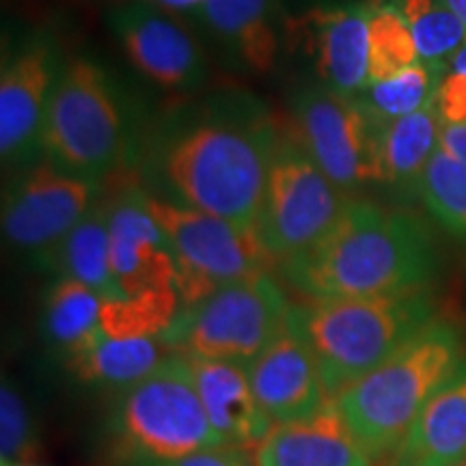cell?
<instances>
[{"label": "cell", "mask_w": 466, "mask_h": 466, "mask_svg": "<svg viewBox=\"0 0 466 466\" xmlns=\"http://www.w3.org/2000/svg\"><path fill=\"white\" fill-rule=\"evenodd\" d=\"M283 134L247 93H227L171 116L149 149V171L175 201L258 227Z\"/></svg>", "instance_id": "1"}, {"label": "cell", "mask_w": 466, "mask_h": 466, "mask_svg": "<svg viewBox=\"0 0 466 466\" xmlns=\"http://www.w3.org/2000/svg\"><path fill=\"white\" fill-rule=\"evenodd\" d=\"M279 272L311 300L401 294L428 288L436 250L410 214L348 201L333 229L305 253L281 261Z\"/></svg>", "instance_id": "2"}, {"label": "cell", "mask_w": 466, "mask_h": 466, "mask_svg": "<svg viewBox=\"0 0 466 466\" xmlns=\"http://www.w3.org/2000/svg\"><path fill=\"white\" fill-rule=\"evenodd\" d=\"M464 359L462 333L436 318L393 357L337 395L343 421L376 462L395 456L436 389Z\"/></svg>", "instance_id": "3"}, {"label": "cell", "mask_w": 466, "mask_h": 466, "mask_svg": "<svg viewBox=\"0 0 466 466\" xmlns=\"http://www.w3.org/2000/svg\"><path fill=\"white\" fill-rule=\"evenodd\" d=\"M434 319L428 289L311 300L289 309V326L311 348L330 398L374 371Z\"/></svg>", "instance_id": "4"}, {"label": "cell", "mask_w": 466, "mask_h": 466, "mask_svg": "<svg viewBox=\"0 0 466 466\" xmlns=\"http://www.w3.org/2000/svg\"><path fill=\"white\" fill-rule=\"evenodd\" d=\"M220 445L225 442L209 425L188 359L177 352L116 395L104 425L108 466H149Z\"/></svg>", "instance_id": "5"}, {"label": "cell", "mask_w": 466, "mask_h": 466, "mask_svg": "<svg viewBox=\"0 0 466 466\" xmlns=\"http://www.w3.org/2000/svg\"><path fill=\"white\" fill-rule=\"evenodd\" d=\"M126 134L124 104L106 69L85 56L69 61L46 115V160L100 182L124 158Z\"/></svg>", "instance_id": "6"}, {"label": "cell", "mask_w": 466, "mask_h": 466, "mask_svg": "<svg viewBox=\"0 0 466 466\" xmlns=\"http://www.w3.org/2000/svg\"><path fill=\"white\" fill-rule=\"evenodd\" d=\"M138 199L171 248L182 309L199 305L225 285L268 275L272 266H279L261 242L258 227H240L143 190H138Z\"/></svg>", "instance_id": "7"}, {"label": "cell", "mask_w": 466, "mask_h": 466, "mask_svg": "<svg viewBox=\"0 0 466 466\" xmlns=\"http://www.w3.org/2000/svg\"><path fill=\"white\" fill-rule=\"evenodd\" d=\"M289 305L272 277L225 285L182 309L162 339L173 352L195 359L250 365L289 326Z\"/></svg>", "instance_id": "8"}, {"label": "cell", "mask_w": 466, "mask_h": 466, "mask_svg": "<svg viewBox=\"0 0 466 466\" xmlns=\"http://www.w3.org/2000/svg\"><path fill=\"white\" fill-rule=\"evenodd\" d=\"M348 201L294 137H281L258 233L268 253L281 264L305 253L337 225Z\"/></svg>", "instance_id": "9"}, {"label": "cell", "mask_w": 466, "mask_h": 466, "mask_svg": "<svg viewBox=\"0 0 466 466\" xmlns=\"http://www.w3.org/2000/svg\"><path fill=\"white\" fill-rule=\"evenodd\" d=\"M380 124L357 96L309 85L294 97V138L339 190L382 182Z\"/></svg>", "instance_id": "10"}, {"label": "cell", "mask_w": 466, "mask_h": 466, "mask_svg": "<svg viewBox=\"0 0 466 466\" xmlns=\"http://www.w3.org/2000/svg\"><path fill=\"white\" fill-rule=\"evenodd\" d=\"M97 182L42 160L25 168L5 192L3 233L11 247L42 261L96 206Z\"/></svg>", "instance_id": "11"}, {"label": "cell", "mask_w": 466, "mask_h": 466, "mask_svg": "<svg viewBox=\"0 0 466 466\" xmlns=\"http://www.w3.org/2000/svg\"><path fill=\"white\" fill-rule=\"evenodd\" d=\"M63 67L55 39L46 33L28 35L5 58L0 76V154L5 165H28L42 154L46 115Z\"/></svg>", "instance_id": "12"}, {"label": "cell", "mask_w": 466, "mask_h": 466, "mask_svg": "<svg viewBox=\"0 0 466 466\" xmlns=\"http://www.w3.org/2000/svg\"><path fill=\"white\" fill-rule=\"evenodd\" d=\"M285 35L311 58L319 83L343 96L370 85V3L330 0L285 17Z\"/></svg>", "instance_id": "13"}, {"label": "cell", "mask_w": 466, "mask_h": 466, "mask_svg": "<svg viewBox=\"0 0 466 466\" xmlns=\"http://www.w3.org/2000/svg\"><path fill=\"white\" fill-rule=\"evenodd\" d=\"M108 26L126 56L151 83L171 91L203 85L208 63L190 33L145 0H130L108 14Z\"/></svg>", "instance_id": "14"}, {"label": "cell", "mask_w": 466, "mask_h": 466, "mask_svg": "<svg viewBox=\"0 0 466 466\" xmlns=\"http://www.w3.org/2000/svg\"><path fill=\"white\" fill-rule=\"evenodd\" d=\"M250 389L272 425L313 417L330 400L311 348L291 326L247 367Z\"/></svg>", "instance_id": "15"}, {"label": "cell", "mask_w": 466, "mask_h": 466, "mask_svg": "<svg viewBox=\"0 0 466 466\" xmlns=\"http://www.w3.org/2000/svg\"><path fill=\"white\" fill-rule=\"evenodd\" d=\"M110 270L124 299L175 288L173 253L138 199V190L110 203Z\"/></svg>", "instance_id": "16"}, {"label": "cell", "mask_w": 466, "mask_h": 466, "mask_svg": "<svg viewBox=\"0 0 466 466\" xmlns=\"http://www.w3.org/2000/svg\"><path fill=\"white\" fill-rule=\"evenodd\" d=\"M255 466H376L330 398L313 417L275 425L255 447Z\"/></svg>", "instance_id": "17"}, {"label": "cell", "mask_w": 466, "mask_h": 466, "mask_svg": "<svg viewBox=\"0 0 466 466\" xmlns=\"http://www.w3.org/2000/svg\"><path fill=\"white\" fill-rule=\"evenodd\" d=\"M186 359L209 425L220 441L242 450L258 447L275 425L261 412L255 400L247 365L195 357Z\"/></svg>", "instance_id": "18"}, {"label": "cell", "mask_w": 466, "mask_h": 466, "mask_svg": "<svg viewBox=\"0 0 466 466\" xmlns=\"http://www.w3.org/2000/svg\"><path fill=\"white\" fill-rule=\"evenodd\" d=\"M192 14L248 72L275 69L285 22L279 0H203Z\"/></svg>", "instance_id": "19"}, {"label": "cell", "mask_w": 466, "mask_h": 466, "mask_svg": "<svg viewBox=\"0 0 466 466\" xmlns=\"http://www.w3.org/2000/svg\"><path fill=\"white\" fill-rule=\"evenodd\" d=\"M466 460V357L412 423L391 466H453Z\"/></svg>", "instance_id": "20"}, {"label": "cell", "mask_w": 466, "mask_h": 466, "mask_svg": "<svg viewBox=\"0 0 466 466\" xmlns=\"http://www.w3.org/2000/svg\"><path fill=\"white\" fill-rule=\"evenodd\" d=\"M173 350L162 337L156 339H110L102 335L89 348L66 359L76 380L106 391H126L154 374Z\"/></svg>", "instance_id": "21"}, {"label": "cell", "mask_w": 466, "mask_h": 466, "mask_svg": "<svg viewBox=\"0 0 466 466\" xmlns=\"http://www.w3.org/2000/svg\"><path fill=\"white\" fill-rule=\"evenodd\" d=\"M42 268L89 285L102 300L124 299L110 270V203H96L80 225L42 261Z\"/></svg>", "instance_id": "22"}, {"label": "cell", "mask_w": 466, "mask_h": 466, "mask_svg": "<svg viewBox=\"0 0 466 466\" xmlns=\"http://www.w3.org/2000/svg\"><path fill=\"white\" fill-rule=\"evenodd\" d=\"M100 313L102 296L97 291L76 279H56L44 299L42 329L46 341L61 352L63 360L69 359L104 335Z\"/></svg>", "instance_id": "23"}, {"label": "cell", "mask_w": 466, "mask_h": 466, "mask_svg": "<svg viewBox=\"0 0 466 466\" xmlns=\"http://www.w3.org/2000/svg\"><path fill=\"white\" fill-rule=\"evenodd\" d=\"M441 119L432 104L401 119L382 121L378 134L382 182L417 184L441 147Z\"/></svg>", "instance_id": "24"}, {"label": "cell", "mask_w": 466, "mask_h": 466, "mask_svg": "<svg viewBox=\"0 0 466 466\" xmlns=\"http://www.w3.org/2000/svg\"><path fill=\"white\" fill-rule=\"evenodd\" d=\"M179 311L177 289H154L130 299L102 300L100 326L110 339H156L168 333Z\"/></svg>", "instance_id": "25"}, {"label": "cell", "mask_w": 466, "mask_h": 466, "mask_svg": "<svg viewBox=\"0 0 466 466\" xmlns=\"http://www.w3.org/2000/svg\"><path fill=\"white\" fill-rule=\"evenodd\" d=\"M370 3V83H382L412 67L419 50L406 17L393 0Z\"/></svg>", "instance_id": "26"}, {"label": "cell", "mask_w": 466, "mask_h": 466, "mask_svg": "<svg viewBox=\"0 0 466 466\" xmlns=\"http://www.w3.org/2000/svg\"><path fill=\"white\" fill-rule=\"evenodd\" d=\"M442 76V67L419 61L393 78L370 83L359 100L378 121L401 119L432 104Z\"/></svg>", "instance_id": "27"}, {"label": "cell", "mask_w": 466, "mask_h": 466, "mask_svg": "<svg viewBox=\"0 0 466 466\" xmlns=\"http://www.w3.org/2000/svg\"><path fill=\"white\" fill-rule=\"evenodd\" d=\"M415 37L419 58L445 67L466 44V26L441 0H393Z\"/></svg>", "instance_id": "28"}, {"label": "cell", "mask_w": 466, "mask_h": 466, "mask_svg": "<svg viewBox=\"0 0 466 466\" xmlns=\"http://www.w3.org/2000/svg\"><path fill=\"white\" fill-rule=\"evenodd\" d=\"M419 190L439 223L466 240V167L462 162L439 147L419 179Z\"/></svg>", "instance_id": "29"}, {"label": "cell", "mask_w": 466, "mask_h": 466, "mask_svg": "<svg viewBox=\"0 0 466 466\" xmlns=\"http://www.w3.org/2000/svg\"><path fill=\"white\" fill-rule=\"evenodd\" d=\"M0 456L3 464H33L42 456V439L25 393L9 378L0 389Z\"/></svg>", "instance_id": "30"}, {"label": "cell", "mask_w": 466, "mask_h": 466, "mask_svg": "<svg viewBox=\"0 0 466 466\" xmlns=\"http://www.w3.org/2000/svg\"><path fill=\"white\" fill-rule=\"evenodd\" d=\"M432 106L442 126L466 124V76L447 72L436 86Z\"/></svg>", "instance_id": "31"}, {"label": "cell", "mask_w": 466, "mask_h": 466, "mask_svg": "<svg viewBox=\"0 0 466 466\" xmlns=\"http://www.w3.org/2000/svg\"><path fill=\"white\" fill-rule=\"evenodd\" d=\"M149 466H255V460L250 450L220 445V447H209V450H201V451L188 453V456L165 460V462H156Z\"/></svg>", "instance_id": "32"}, {"label": "cell", "mask_w": 466, "mask_h": 466, "mask_svg": "<svg viewBox=\"0 0 466 466\" xmlns=\"http://www.w3.org/2000/svg\"><path fill=\"white\" fill-rule=\"evenodd\" d=\"M441 149L466 167V124L464 126H441Z\"/></svg>", "instance_id": "33"}, {"label": "cell", "mask_w": 466, "mask_h": 466, "mask_svg": "<svg viewBox=\"0 0 466 466\" xmlns=\"http://www.w3.org/2000/svg\"><path fill=\"white\" fill-rule=\"evenodd\" d=\"M158 3L162 5V7H167V9L188 11V14H192V11L199 7L203 0H158Z\"/></svg>", "instance_id": "34"}, {"label": "cell", "mask_w": 466, "mask_h": 466, "mask_svg": "<svg viewBox=\"0 0 466 466\" xmlns=\"http://www.w3.org/2000/svg\"><path fill=\"white\" fill-rule=\"evenodd\" d=\"M447 67H450V72H453V74L466 76V44L456 52V55L450 58Z\"/></svg>", "instance_id": "35"}, {"label": "cell", "mask_w": 466, "mask_h": 466, "mask_svg": "<svg viewBox=\"0 0 466 466\" xmlns=\"http://www.w3.org/2000/svg\"><path fill=\"white\" fill-rule=\"evenodd\" d=\"M453 15L460 17V22L466 26V0H441Z\"/></svg>", "instance_id": "36"}, {"label": "cell", "mask_w": 466, "mask_h": 466, "mask_svg": "<svg viewBox=\"0 0 466 466\" xmlns=\"http://www.w3.org/2000/svg\"><path fill=\"white\" fill-rule=\"evenodd\" d=\"M3 466H44V464H3Z\"/></svg>", "instance_id": "37"}, {"label": "cell", "mask_w": 466, "mask_h": 466, "mask_svg": "<svg viewBox=\"0 0 466 466\" xmlns=\"http://www.w3.org/2000/svg\"><path fill=\"white\" fill-rule=\"evenodd\" d=\"M376 466H391V462H389V460H387V462H378Z\"/></svg>", "instance_id": "38"}, {"label": "cell", "mask_w": 466, "mask_h": 466, "mask_svg": "<svg viewBox=\"0 0 466 466\" xmlns=\"http://www.w3.org/2000/svg\"><path fill=\"white\" fill-rule=\"evenodd\" d=\"M453 466H466V460H462V462H458V464H453Z\"/></svg>", "instance_id": "39"}]
</instances>
